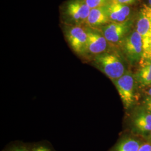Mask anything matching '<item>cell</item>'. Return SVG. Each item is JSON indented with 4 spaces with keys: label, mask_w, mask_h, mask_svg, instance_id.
Masks as SVG:
<instances>
[{
    "label": "cell",
    "mask_w": 151,
    "mask_h": 151,
    "mask_svg": "<svg viewBox=\"0 0 151 151\" xmlns=\"http://www.w3.org/2000/svg\"><path fill=\"white\" fill-rule=\"evenodd\" d=\"M94 61L97 67L113 81L125 73L124 64L116 54L107 53L97 54Z\"/></svg>",
    "instance_id": "obj_1"
},
{
    "label": "cell",
    "mask_w": 151,
    "mask_h": 151,
    "mask_svg": "<svg viewBox=\"0 0 151 151\" xmlns=\"http://www.w3.org/2000/svg\"><path fill=\"white\" fill-rule=\"evenodd\" d=\"M125 109L130 108L134 103L135 78L129 72H125L123 75L114 81Z\"/></svg>",
    "instance_id": "obj_2"
},
{
    "label": "cell",
    "mask_w": 151,
    "mask_h": 151,
    "mask_svg": "<svg viewBox=\"0 0 151 151\" xmlns=\"http://www.w3.org/2000/svg\"><path fill=\"white\" fill-rule=\"evenodd\" d=\"M70 47L77 54L84 55L87 53V35L85 29L80 26L69 27L65 32Z\"/></svg>",
    "instance_id": "obj_3"
},
{
    "label": "cell",
    "mask_w": 151,
    "mask_h": 151,
    "mask_svg": "<svg viewBox=\"0 0 151 151\" xmlns=\"http://www.w3.org/2000/svg\"><path fill=\"white\" fill-rule=\"evenodd\" d=\"M123 49L127 58L132 63L141 60L143 53V43L142 37L137 31L124 39Z\"/></svg>",
    "instance_id": "obj_4"
},
{
    "label": "cell",
    "mask_w": 151,
    "mask_h": 151,
    "mask_svg": "<svg viewBox=\"0 0 151 151\" xmlns=\"http://www.w3.org/2000/svg\"><path fill=\"white\" fill-rule=\"evenodd\" d=\"M137 32L142 38L144 52L151 40V6L143 5L140 9L137 24Z\"/></svg>",
    "instance_id": "obj_5"
},
{
    "label": "cell",
    "mask_w": 151,
    "mask_h": 151,
    "mask_svg": "<svg viewBox=\"0 0 151 151\" xmlns=\"http://www.w3.org/2000/svg\"><path fill=\"white\" fill-rule=\"evenodd\" d=\"M91 10L84 0H72L67 5L66 13L71 20L81 25L86 24Z\"/></svg>",
    "instance_id": "obj_6"
},
{
    "label": "cell",
    "mask_w": 151,
    "mask_h": 151,
    "mask_svg": "<svg viewBox=\"0 0 151 151\" xmlns=\"http://www.w3.org/2000/svg\"><path fill=\"white\" fill-rule=\"evenodd\" d=\"M130 29L128 22H112L102 27V33L108 43H118L123 40Z\"/></svg>",
    "instance_id": "obj_7"
},
{
    "label": "cell",
    "mask_w": 151,
    "mask_h": 151,
    "mask_svg": "<svg viewBox=\"0 0 151 151\" xmlns=\"http://www.w3.org/2000/svg\"><path fill=\"white\" fill-rule=\"evenodd\" d=\"M85 29L87 35V53L95 55L104 53L107 48L108 42L103 34L93 30L91 27Z\"/></svg>",
    "instance_id": "obj_8"
},
{
    "label": "cell",
    "mask_w": 151,
    "mask_h": 151,
    "mask_svg": "<svg viewBox=\"0 0 151 151\" xmlns=\"http://www.w3.org/2000/svg\"><path fill=\"white\" fill-rule=\"evenodd\" d=\"M110 22H126L130 13V8L126 5L110 2L105 5Z\"/></svg>",
    "instance_id": "obj_9"
},
{
    "label": "cell",
    "mask_w": 151,
    "mask_h": 151,
    "mask_svg": "<svg viewBox=\"0 0 151 151\" xmlns=\"http://www.w3.org/2000/svg\"><path fill=\"white\" fill-rule=\"evenodd\" d=\"M110 22L105 6L92 9L86 24L91 28L99 27Z\"/></svg>",
    "instance_id": "obj_10"
},
{
    "label": "cell",
    "mask_w": 151,
    "mask_h": 151,
    "mask_svg": "<svg viewBox=\"0 0 151 151\" xmlns=\"http://www.w3.org/2000/svg\"><path fill=\"white\" fill-rule=\"evenodd\" d=\"M133 124L138 132L145 133L151 131V113L149 111H140L134 116Z\"/></svg>",
    "instance_id": "obj_11"
},
{
    "label": "cell",
    "mask_w": 151,
    "mask_h": 151,
    "mask_svg": "<svg viewBox=\"0 0 151 151\" xmlns=\"http://www.w3.org/2000/svg\"><path fill=\"white\" fill-rule=\"evenodd\" d=\"M136 80L141 86L151 85V62H146L142 67L135 77Z\"/></svg>",
    "instance_id": "obj_12"
},
{
    "label": "cell",
    "mask_w": 151,
    "mask_h": 151,
    "mask_svg": "<svg viewBox=\"0 0 151 151\" xmlns=\"http://www.w3.org/2000/svg\"><path fill=\"white\" fill-rule=\"evenodd\" d=\"M140 142L132 138H127L120 142L113 151H138Z\"/></svg>",
    "instance_id": "obj_13"
},
{
    "label": "cell",
    "mask_w": 151,
    "mask_h": 151,
    "mask_svg": "<svg viewBox=\"0 0 151 151\" xmlns=\"http://www.w3.org/2000/svg\"><path fill=\"white\" fill-rule=\"evenodd\" d=\"M91 9L97 8L106 5L111 0H84Z\"/></svg>",
    "instance_id": "obj_14"
},
{
    "label": "cell",
    "mask_w": 151,
    "mask_h": 151,
    "mask_svg": "<svg viewBox=\"0 0 151 151\" xmlns=\"http://www.w3.org/2000/svg\"><path fill=\"white\" fill-rule=\"evenodd\" d=\"M145 60H146V62L151 61V40L147 48L143 52V55L141 59V62H144Z\"/></svg>",
    "instance_id": "obj_15"
},
{
    "label": "cell",
    "mask_w": 151,
    "mask_h": 151,
    "mask_svg": "<svg viewBox=\"0 0 151 151\" xmlns=\"http://www.w3.org/2000/svg\"><path fill=\"white\" fill-rule=\"evenodd\" d=\"M135 1L136 0H111V1L127 5L128 4H131L133 3L134 2H135Z\"/></svg>",
    "instance_id": "obj_16"
},
{
    "label": "cell",
    "mask_w": 151,
    "mask_h": 151,
    "mask_svg": "<svg viewBox=\"0 0 151 151\" xmlns=\"http://www.w3.org/2000/svg\"><path fill=\"white\" fill-rule=\"evenodd\" d=\"M138 151H151V145L148 143L141 145Z\"/></svg>",
    "instance_id": "obj_17"
},
{
    "label": "cell",
    "mask_w": 151,
    "mask_h": 151,
    "mask_svg": "<svg viewBox=\"0 0 151 151\" xmlns=\"http://www.w3.org/2000/svg\"><path fill=\"white\" fill-rule=\"evenodd\" d=\"M32 151H50L48 148L44 147V146H39L34 149H33Z\"/></svg>",
    "instance_id": "obj_18"
},
{
    "label": "cell",
    "mask_w": 151,
    "mask_h": 151,
    "mask_svg": "<svg viewBox=\"0 0 151 151\" xmlns=\"http://www.w3.org/2000/svg\"><path fill=\"white\" fill-rule=\"evenodd\" d=\"M28 151V150L25 147L19 146V147H17L12 148L11 151Z\"/></svg>",
    "instance_id": "obj_19"
},
{
    "label": "cell",
    "mask_w": 151,
    "mask_h": 151,
    "mask_svg": "<svg viewBox=\"0 0 151 151\" xmlns=\"http://www.w3.org/2000/svg\"><path fill=\"white\" fill-rule=\"evenodd\" d=\"M146 108L147 110L151 113V99L149 98L147 101L146 103Z\"/></svg>",
    "instance_id": "obj_20"
},
{
    "label": "cell",
    "mask_w": 151,
    "mask_h": 151,
    "mask_svg": "<svg viewBox=\"0 0 151 151\" xmlns=\"http://www.w3.org/2000/svg\"><path fill=\"white\" fill-rule=\"evenodd\" d=\"M147 95H148V96L150 97V98L151 99V86L148 89V90L147 91Z\"/></svg>",
    "instance_id": "obj_21"
},
{
    "label": "cell",
    "mask_w": 151,
    "mask_h": 151,
    "mask_svg": "<svg viewBox=\"0 0 151 151\" xmlns=\"http://www.w3.org/2000/svg\"><path fill=\"white\" fill-rule=\"evenodd\" d=\"M148 4L149 6L151 7V0H148Z\"/></svg>",
    "instance_id": "obj_22"
},
{
    "label": "cell",
    "mask_w": 151,
    "mask_h": 151,
    "mask_svg": "<svg viewBox=\"0 0 151 151\" xmlns=\"http://www.w3.org/2000/svg\"><path fill=\"white\" fill-rule=\"evenodd\" d=\"M149 137L150 138V139L151 140V131L150 132V135H149Z\"/></svg>",
    "instance_id": "obj_23"
}]
</instances>
